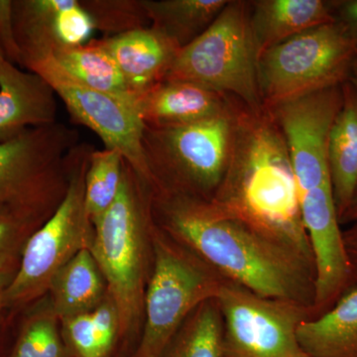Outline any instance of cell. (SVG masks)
I'll list each match as a JSON object with an SVG mask.
<instances>
[{
	"label": "cell",
	"instance_id": "cell-1",
	"mask_svg": "<svg viewBox=\"0 0 357 357\" xmlns=\"http://www.w3.org/2000/svg\"><path fill=\"white\" fill-rule=\"evenodd\" d=\"M151 204L155 222L225 279L263 297L294 301L312 311L314 259L222 213L210 201L152 192Z\"/></svg>",
	"mask_w": 357,
	"mask_h": 357
},
{
	"label": "cell",
	"instance_id": "cell-2",
	"mask_svg": "<svg viewBox=\"0 0 357 357\" xmlns=\"http://www.w3.org/2000/svg\"><path fill=\"white\" fill-rule=\"evenodd\" d=\"M210 202L314 259L287 143L268 110H252L236 100L229 166Z\"/></svg>",
	"mask_w": 357,
	"mask_h": 357
},
{
	"label": "cell",
	"instance_id": "cell-3",
	"mask_svg": "<svg viewBox=\"0 0 357 357\" xmlns=\"http://www.w3.org/2000/svg\"><path fill=\"white\" fill-rule=\"evenodd\" d=\"M146 182L124 162L119 195L93 223L91 255L102 271L114 303L121 335L137 332L146 291V238L154 222L152 197L146 201Z\"/></svg>",
	"mask_w": 357,
	"mask_h": 357
},
{
	"label": "cell",
	"instance_id": "cell-4",
	"mask_svg": "<svg viewBox=\"0 0 357 357\" xmlns=\"http://www.w3.org/2000/svg\"><path fill=\"white\" fill-rule=\"evenodd\" d=\"M236 100L227 114L177 128L145 126L142 150L154 192L210 201L231 152Z\"/></svg>",
	"mask_w": 357,
	"mask_h": 357
},
{
	"label": "cell",
	"instance_id": "cell-5",
	"mask_svg": "<svg viewBox=\"0 0 357 357\" xmlns=\"http://www.w3.org/2000/svg\"><path fill=\"white\" fill-rule=\"evenodd\" d=\"M151 243L153 268L145 291L144 325L132 357H161L188 316L204 301L217 298L227 280L155 220Z\"/></svg>",
	"mask_w": 357,
	"mask_h": 357
},
{
	"label": "cell",
	"instance_id": "cell-6",
	"mask_svg": "<svg viewBox=\"0 0 357 357\" xmlns=\"http://www.w3.org/2000/svg\"><path fill=\"white\" fill-rule=\"evenodd\" d=\"M356 64L357 41L337 22L296 35L258 59L262 109L342 86L354 77Z\"/></svg>",
	"mask_w": 357,
	"mask_h": 357
},
{
	"label": "cell",
	"instance_id": "cell-7",
	"mask_svg": "<svg viewBox=\"0 0 357 357\" xmlns=\"http://www.w3.org/2000/svg\"><path fill=\"white\" fill-rule=\"evenodd\" d=\"M164 81L201 84L262 109L248 1L230 0L203 34L181 49Z\"/></svg>",
	"mask_w": 357,
	"mask_h": 357
},
{
	"label": "cell",
	"instance_id": "cell-8",
	"mask_svg": "<svg viewBox=\"0 0 357 357\" xmlns=\"http://www.w3.org/2000/svg\"><path fill=\"white\" fill-rule=\"evenodd\" d=\"M93 146L79 142L68 155L69 181L50 218L26 241L22 258L6 292V305L31 302L49 291L59 270L91 248L93 225L84 204V182Z\"/></svg>",
	"mask_w": 357,
	"mask_h": 357
},
{
	"label": "cell",
	"instance_id": "cell-9",
	"mask_svg": "<svg viewBox=\"0 0 357 357\" xmlns=\"http://www.w3.org/2000/svg\"><path fill=\"white\" fill-rule=\"evenodd\" d=\"M79 143L77 130L58 121L0 143V204L51 215L67 190L68 155Z\"/></svg>",
	"mask_w": 357,
	"mask_h": 357
},
{
	"label": "cell",
	"instance_id": "cell-10",
	"mask_svg": "<svg viewBox=\"0 0 357 357\" xmlns=\"http://www.w3.org/2000/svg\"><path fill=\"white\" fill-rule=\"evenodd\" d=\"M223 319V357H303L301 324L312 310L294 301L263 297L227 280L217 296Z\"/></svg>",
	"mask_w": 357,
	"mask_h": 357
},
{
	"label": "cell",
	"instance_id": "cell-11",
	"mask_svg": "<svg viewBox=\"0 0 357 357\" xmlns=\"http://www.w3.org/2000/svg\"><path fill=\"white\" fill-rule=\"evenodd\" d=\"M25 69L43 77L65 103L70 117L95 132L105 148L121 152L134 172L150 185L142 150L145 124L137 102L77 83L59 67L52 55L30 63Z\"/></svg>",
	"mask_w": 357,
	"mask_h": 357
},
{
	"label": "cell",
	"instance_id": "cell-12",
	"mask_svg": "<svg viewBox=\"0 0 357 357\" xmlns=\"http://www.w3.org/2000/svg\"><path fill=\"white\" fill-rule=\"evenodd\" d=\"M57 98L43 77L21 70L0 51V143L57 122Z\"/></svg>",
	"mask_w": 357,
	"mask_h": 357
},
{
	"label": "cell",
	"instance_id": "cell-13",
	"mask_svg": "<svg viewBox=\"0 0 357 357\" xmlns=\"http://www.w3.org/2000/svg\"><path fill=\"white\" fill-rule=\"evenodd\" d=\"M234 98L185 81H163L137 98L141 119L148 128L189 126L227 114Z\"/></svg>",
	"mask_w": 357,
	"mask_h": 357
},
{
	"label": "cell",
	"instance_id": "cell-14",
	"mask_svg": "<svg viewBox=\"0 0 357 357\" xmlns=\"http://www.w3.org/2000/svg\"><path fill=\"white\" fill-rule=\"evenodd\" d=\"M102 40L136 100L164 81L181 50L151 26Z\"/></svg>",
	"mask_w": 357,
	"mask_h": 357
},
{
	"label": "cell",
	"instance_id": "cell-15",
	"mask_svg": "<svg viewBox=\"0 0 357 357\" xmlns=\"http://www.w3.org/2000/svg\"><path fill=\"white\" fill-rule=\"evenodd\" d=\"M248 13L258 59L296 35L335 22L325 0H256L248 1Z\"/></svg>",
	"mask_w": 357,
	"mask_h": 357
},
{
	"label": "cell",
	"instance_id": "cell-16",
	"mask_svg": "<svg viewBox=\"0 0 357 357\" xmlns=\"http://www.w3.org/2000/svg\"><path fill=\"white\" fill-rule=\"evenodd\" d=\"M342 103L331 128L328 164L338 220L357 188V70L342 84Z\"/></svg>",
	"mask_w": 357,
	"mask_h": 357
},
{
	"label": "cell",
	"instance_id": "cell-17",
	"mask_svg": "<svg viewBox=\"0 0 357 357\" xmlns=\"http://www.w3.org/2000/svg\"><path fill=\"white\" fill-rule=\"evenodd\" d=\"M297 337L307 356L357 357V281L331 309L301 324Z\"/></svg>",
	"mask_w": 357,
	"mask_h": 357
},
{
	"label": "cell",
	"instance_id": "cell-18",
	"mask_svg": "<svg viewBox=\"0 0 357 357\" xmlns=\"http://www.w3.org/2000/svg\"><path fill=\"white\" fill-rule=\"evenodd\" d=\"M49 291L58 319L88 314L107 297V286L89 248L77 253L54 276Z\"/></svg>",
	"mask_w": 357,
	"mask_h": 357
},
{
	"label": "cell",
	"instance_id": "cell-19",
	"mask_svg": "<svg viewBox=\"0 0 357 357\" xmlns=\"http://www.w3.org/2000/svg\"><path fill=\"white\" fill-rule=\"evenodd\" d=\"M52 57L77 83L137 102L102 39L91 40L81 46L59 47Z\"/></svg>",
	"mask_w": 357,
	"mask_h": 357
},
{
	"label": "cell",
	"instance_id": "cell-20",
	"mask_svg": "<svg viewBox=\"0 0 357 357\" xmlns=\"http://www.w3.org/2000/svg\"><path fill=\"white\" fill-rule=\"evenodd\" d=\"M229 0H143L150 26L183 49L203 34Z\"/></svg>",
	"mask_w": 357,
	"mask_h": 357
},
{
	"label": "cell",
	"instance_id": "cell-21",
	"mask_svg": "<svg viewBox=\"0 0 357 357\" xmlns=\"http://www.w3.org/2000/svg\"><path fill=\"white\" fill-rule=\"evenodd\" d=\"M161 357H223V319L217 298L188 316Z\"/></svg>",
	"mask_w": 357,
	"mask_h": 357
},
{
	"label": "cell",
	"instance_id": "cell-22",
	"mask_svg": "<svg viewBox=\"0 0 357 357\" xmlns=\"http://www.w3.org/2000/svg\"><path fill=\"white\" fill-rule=\"evenodd\" d=\"M123 156L114 149L91 152L84 182V204L91 222L95 223L114 204L122 181Z\"/></svg>",
	"mask_w": 357,
	"mask_h": 357
},
{
	"label": "cell",
	"instance_id": "cell-23",
	"mask_svg": "<svg viewBox=\"0 0 357 357\" xmlns=\"http://www.w3.org/2000/svg\"><path fill=\"white\" fill-rule=\"evenodd\" d=\"M95 22L96 31L117 36L149 27L143 0H79Z\"/></svg>",
	"mask_w": 357,
	"mask_h": 357
},
{
	"label": "cell",
	"instance_id": "cell-24",
	"mask_svg": "<svg viewBox=\"0 0 357 357\" xmlns=\"http://www.w3.org/2000/svg\"><path fill=\"white\" fill-rule=\"evenodd\" d=\"M8 357H70L57 317L50 311L29 318Z\"/></svg>",
	"mask_w": 357,
	"mask_h": 357
},
{
	"label": "cell",
	"instance_id": "cell-25",
	"mask_svg": "<svg viewBox=\"0 0 357 357\" xmlns=\"http://www.w3.org/2000/svg\"><path fill=\"white\" fill-rule=\"evenodd\" d=\"M62 337L70 357H109L114 349L96 331L91 314L62 319Z\"/></svg>",
	"mask_w": 357,
	"mask_h": 357
},
{
	"label": "cell",
	"instance_id": "cell-26",
	"mask_svg": "<svg viewBox=\"0 0 357 357\" xmlns=\"http://www.w3.org/2000/svg\"><path fill=\"white\" fill-rule=\"evenodd\" d=\"M50 215L27 208L0 204V265L9 264L18 243L41 220H48Z\"/></svg>",
	"mask_w": 357,
	"mask_h": 357
},
{
	"label": "cell",
	"instance_id": "cell-27",
	"mask_svg": "<svg viewBox=\"0 0 357 357\" xmlns=\"http://www.w3.org/2000/svg\"><path fill=\"white\" fill-rule=\"evenodd\" d=\"M95 31V22L79 0H66L55 20L59 46L76 47L88 43Z\"/></svg>",
	"mask_w": 357,
	"mask_h": 357
},
{
	"label": "cell",
	"instance_id": "cell-28",
	"mask_svg": "<svg viewBox=\"0 0 357 357\" xmlns=\"http://www.w3.org/2000/svg\"><path fill=\"white\" fill-rule=\"evenodd\" d=\"M0 49L7 60L21 67V53L14 35L13 0H0Z\"/></svg>",
	"mask_w": 357,
	"mask_h": 357
},
{
	"label": "cell",
	"instance_id": "cell-29",
	"mask_svg": "<svg viewBox=\"0 0 357 357\" xmlns=\"http://www.w3.org/2000/svg\"><path fill=\"white\" fill-rule=\"evenodd\" d=\"M331 6L335 22L357 41V0H333Z\"/></svg>",
	"mask_w": 357,
	"mask_h": 357
},
{
	"label": "cell",
	"instance_id": "cell-30",
	"mask_svg": "<svg viewBox=\"0 0 357 357\" xmlns=\"http://www.w3.org/2000/svg\"><path fill=\"white\" fill-rule=\"evenodd\" d=\"M342 238L351 265L352 282L357 281V222H354L349 229L342 230Z\"/></svg>",
	"mask_w": 357,
	"mask_h": 357
},
{
	"label": "cell",
	"instance_id": "cell-31",
	"mask_svg": "<svg viewBox=\"0 0 357 357\" xmlns=\"http://www.w3.org/2000/svg\"><path fill=\"white\" fill-rule=\"evenodd\" d=\"M9 264L0 265V309L6 306V292L9 283L13 280Z\"/></svg>",
	"mask_w": 357,
	"mask_h": 357
},
{
	"label": "cell",
	"instance_id": "cell-32",
	"mask_svg": "<svg viewBox=\"0 0 357 357\" xmlns=\"http://www.w3.org/2000/svg\"><path fill=\"white\" fill-rule=\"evenodd\" d=\"M340 225L349 222H357V188L354 197H352L351 204L347 206V211L340 218Z\"/></svg>",
	"mask_w": 357,
	"mask_h": 357
},
{
	"label": "cell",
	"instance_id": "cell-33",
	"mask_svg": "<svg viewBox=\"0 0 357 357\" xmlns=\"http://www.w3.org/2000/svg\"><path fill=\"white\" fill-rule=\"evenodd\" d=\"M303 357H311V356H303Z\"/></svg>",
	"mask_w": 357,
	"mask_h": 357
},
{
	"label": "cell",
	"instance_id": "cell-34",
	"mask_svg": "<svg viewBox=\"0 0 357 357\" xmlns=\"http://www.w3.org/2000/svg\"><path fill=\"white\" fill-rule=\"evenodd\" d=\"M356 70H357V64H356Z\"/></svg>",
	"mask_w": 357,
	"mask_h": 357
},
{
	"label": "cell",
	"instance_id": "cell-35",
	"mask_svg": "<svg viewBox=\"0 0 357 357\" xmlns=\"http://www.w3.org/2000/svg\"><path fill=\"white\" fill-rule=\"evenodd\" d=\"M0 51H1V49H0Z\"/></svg>",
	"mask_w": 357,
	"mask_h": 357
}]
</instances>
